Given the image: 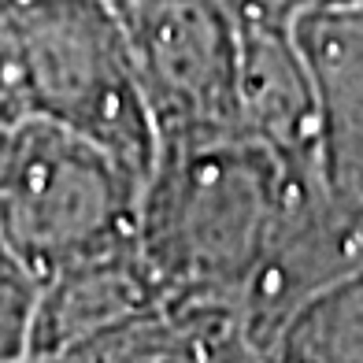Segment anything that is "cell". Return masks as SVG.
<instances>
[{
	"mask_svg": "<svg viewBox=\"0 0 363 363\" xmlns=\"http://www.w3.org/2000/svg\"><path fill=\"white\" fill-rule=\"evenodd\" d=\"M271 359H363V267L311 296L282 326Z\"/></svg>",
	"mask_w": 363,
	"mask_h": 363,
	"instance_id": "obj_7",
	"label": "cell"
},
{
	"mask_svg": "<svg viewBox=\"0 0 363 363\" xmlns=\"http://www.w3.org/2000/svg\"><path fill=\"white\" fill-rule=\"evenodd\" d=\"M319 178L249 134L160 148L138 196V252L160 296L241 315L289 201Z\"/></svg>",
	"mask_w": 363,
	"mask_h": 363,
	"instance_id": "obj_1",
	"label": "cell"
},
{
	"mask_svg": "<svg viewBox=\"0 0 363 363\" xmlns=\"http://www.w3.org/2000/svg\"><path fill=\"white\" fill-rule=\"evenodd\" d=\"M38 278L0 234V363L26 359L30 323H34Z\"/></svg>",
	"mask_w": 363,
	"mask_h": 363,
	"instance_id": "obj_8",
	"label": "cell"
},
{
	"mask_svg": "<svg viewBox=\"0 0 363 363\" xmlns=\"http://www.w3.org/2000/svg\"><path fill=\"white\" fill-rule=\"evenodd\" d=\"M119 4H123V8H126V0H119Z\"/></svg>",
	"mask_w": 363,
	"mask_h": 363,
	"instance_id": "obj_10",
	"label": "cell"
},
{
	"mask_svg": "<svg viewBox=\"0 0 363 363\" xmlns=\"http://www.w3.org/2000/svg\"><path fill=\"white\" fill-rule=\"evenodd\" d=\"M11 82L26 119L86 138L148 178L156 130L119 0H15Z\"/></svg>",
	"mask_w": 363,
	"mask_h": 363,
	"instance_id": "obj_2",
	"label": "cell"
},
{
	"mask_svg": "<svg viewBox=\"0 0 363 363\" xmlns=\"http://www.w3.org/2000/svg\"><path fill=\"white\" fill-rule=\"evenodd\" d=\"M156 301L160 286L145 267L138 241L119 252L71 263L38 282L26 359H74L86 341Z\"/></svg>",
	"mask_w": 363,
	"mask_h": 363,
	"instance_id": "obj_6",
	"label": "cell"
},
{
	"mask_svg": "<svg viewBox=\"0 0 363 363\" xmlns=\"http://www.w3.org/2000/svg\"><path fill=\"white\" fill-rule=\"evenodd\" d=\"M286 4L301 15V11H308V8H315V4H330V0H286Z\"/></svg>",
	"mask_w": 363,
	"mask_h": 363,
	"instance_id": "obj_9",
	"label": "cell"
},
{
	"mask_svg": "<svg viewBox=\"0 0 363 363\" xmlns=\"http://www.w3.org/2000/svg\"><path fill=\"white\" fill-rule=\"evenodd\" d=\"M319 111L330 189L363 204V0H330L296 19Z\"/></svg>",
	"mask_w": 363,
	"mask_h": 363,
	"instance_id": "obj_5",
	"label": "cell"
},
{
	"mask_svg": "<svg viewBox=\"0 0 363 363\" xmlns=\"http://www.w3.org/2000/svg\"><path fill=\"white\" fill-rule=\"evenodd\" d=\"M138 196L134 171L45 119L15 123L0 148V234L38 282L134 245Z\"/></svg>",
	"mask_w": 363,
	"mask_h": 363,
	"instance_id": "obj_3",
	"label": "cell"
},
{
	"mask_svg": "<svg viewBox=\"0 0 363 363\" xmlns=\"http://www.w3.org/2000/svg\"><path fill=\"white\" fill-rule=\"evenodd\" d=\"M123 11L156 152L249 134L238 30L223 0H126Z\"/></svg>",
	"mask_w": 363,
	"mask_h": 363,
	"instance_id": "obj_4",
	"label": "cell"
}]
</instances>
